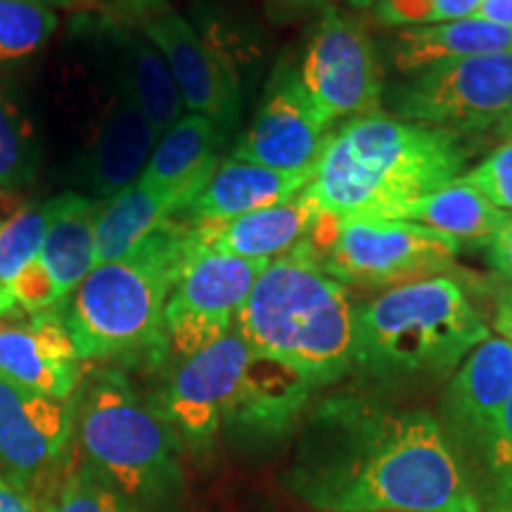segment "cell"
<instances>
[{"mask_svg": "<svg viewBox=\"0 0 512 512\" xmlns=\"http://www.w3.org/2000/svg\"><path fill=\"white\" fill-rule=\"evenodd\" d=\"M0 512H41L22 486L0 475Z\"/></svg>", "mask_w": 512, "mask_h": 512, "instance_id": "cell-34", "label": "cell"}, {"mask_svg": "<svg viewBox=\"0 0 512 512\" xmlns=\"http://www.w3.org/2000/svg\"><path fill=\"white\" fill-rule=\"evenodd\" d=\"M313 171L287 174L268 166L228 157L219 162L204 188L197 192L174 219L185 226L219 223L252 214V211L290 202L309 185Z\"/></svg>", "mask_w": 512, "mask_h": 512, "instance_id": "cell-19", "label": "cell"}, {"mask_svg": "<svg viewBox=\"0 0 512 512\" xmlns=\"http://www.w3.org/2000/svg\"><path fill=\"white\" fill-rule=\"evenodd\" d=\"M57 29V15L41 0H0V64L41 53Z\"/></svg>", "mask_w": 512, "mask_h": 512, "instance_id": "cell-27", "label": "cell"}, {"mask_svg": "<svg viewBox=\"0 0 512 512\" xmlns=\"http://www.w3.org/2000/svg\"><path fill=\"white\" fill-rule=\"evenodd\" d=\"M72 403L0 377V467L17 486H34L67 456Z\"/></svg>", "mask_w": 512, "mask_h": 512, "instance_id": "cell-14", "label": "cell"}, {"mask_svg": "<svg viewBox=\"0 0 512 512\" xmlns=\"http://www.w3.org/2000/svg\"><path fill=\"white\" fill-rule=\"evenodd\" d=\"M223 128L202 114H183L159 143L138 181L157 190L181 192L192 197L207 185L209 176L219 166Z\"/></svg>", "mask_w": 512, "mask_h": 512, "instance_id": "cell-22", "label": "cell"}, {"mask_svg": "<svg viewBox=\"0 0 512 512\" xmlns=\"http://www.w3.org/2000/svg\"><path fill=\"white\" fill-rule=\"evenodd\" d=\"M486 337L463 287L441 275L354 306V368L375 382L444 377Z\"/></svg>", "mask_w": 512, "mask_h": 512, "instance_id": "cell-6", "label": "cell"}, {"mask_svg": "<svg viewBox=\"0 0 512 512\" xmlns=\"http://www.w3.org/2000/svg\"><path fill=\"white\" fill-rule=\"evenodd\" d=\"M235 330L256 354L273 358L311 387L354 368V304L302 242L268 261L242 306Z\"/></svg>", "mask_w": 512, "mask_h": 512, "instance_id": "cell-5", "label": "cell"}, {"mask_svg": "<svg viewBox=\"0 0 512 512\" xmlns=\"http://www.w3.org/2000/svg\"><path fill=\"white\" fill-rule=\"evenodd\" d=\"M41 3H48V5H69V3H74V0H41Z\"/></svg>", "mask_w": 512, "mask_h": 512, "instance_id": "cell-40", "label": "cell"}, {"mask_svg": "<svg viewBox=\"0 0 512 512\" xmlns=\"http://www.w3.org/2000/svg\"><path fill=\"white\" fill-rule=\"evenodd\" d=\"M491 261L503 275L512 278V216L505 221V226L498 230L494 238L489 240Z\"/></svg>", "mask_w": 512, "mask_h": 512, "instance_id": "cell-35", "label": "cell"}, {"mask_svg": "<svg viewBox=\"0 0 512 512\" xmlns=\"http://www.w3.org/2000/svg\"><path fill=\"white\" fill-rule=\"evenodd\" d=\"M512 394V344L486 337L460 363L446 387L441 413L448 444L479 456Z\"/></svg>", "mask_w": 512, "mask_h": 512, "instance_id": "cell-16", "label": "cell"}, {"mask_svg": "<svg viewBox=\"0 0 512 512\" xmlns=\"http://www.w3.org/2000/svg\"><path fill=\"white\" fill-rule=\"evenodd\" d=\"M157 128L121 83L112 79L110 100L79 166L81 195L105 204L143 176L159 143Z\"/></svg>", "mask_w": 512, "mask_h": 512, "instance_id": "cell-15", "label": "cell"}, {"mask_svg": "<svg viewBox=\"0 0 512 512\" xmlns=\"http://www.w3.org/2000/svg\"><path fill=\"white\" fill-rule=\"evenodd\" d=\"M121 17L143 31L169 64L183 105L223 131L240 119V86L230 64L209 48L188 19L166 0H117Z\"/></svg>", "mask_w": 512, "mask_h": 512, "instance_id": "cell-11", "label": "cell"}, {"mask_svg": "<svg viewBox=\"0 0 512 512\" xmlns=\"http://www.w3.org/2000/svg\"><path fill=\"white\" fill-rule=\"evenodd\" d=\"M510 216L491 204L477 188L456 178L446 188L425 197L406 214V221L422 223L453 242H489Z\"/></svg>", "mask_w": 512, "mask_h": 512, "instance_id": "cell-25", "label": "cell"}, {"mask_svg": "<svg viewBox=\"0 0 512 512\" xmlns=\"http://www.w3.org/2000/svg\"><path fill=\"white\" fill-rule=\"evenodd\" d=\"M496 330L512 344V290L505 292L496 309Z\"/></svg>", "mask_w": 512, "mask_h": 512, "instance_id": "cell-37", "label": "cell"}, {"mask_svg": "<svg viewBox=\"0 0 512 512\" xmlns=\"http://www.w3.org/2000/svg\"><path fill=\"white\" fill-rule=\"evenodd\" d=\"M458 136L384 114L349 119L325 140L304 192L335 216L406 221L465 166Z\"/></svg>", "mask_w": 512, "mask_h": 512, "instance_id": "cell-2", "label": "cell"}, {"mask_svg": "<svg viewBox=\"0 0 512 512\" xmlns=\"http://www.w3.org/2000/svg\"><path fill=\"white\" fill-rule=\"evenodd\" d=\"M375 19L384 27H430L477 17L482 0H377Z\"/></svg>", "mask_w": 512, "mask_h": 512, "instance_id": "cell-30", "label": "cell"}, {"mask_svg": "<svg viewBox=\"0 0 512 512\" xmlns=\"http://www.w3.org/2000/svg\"><path fill=\"white\" fill-rule=\"evenodd\" d=\"M48 202L50 221L38 259L48 268L62 304L95 268V226L102 202L81 192H64Z\"/></svg>", "mask_w": 512, "mask_h": 512, "instance_id": "cell-23", "label": "cell"}, {"mask_svg": "<svg viewBox=\"0 0 512 512\" xmlns=\"http://www.w3.org/2000/svg\"><path fill=\"white\" fill-rule=\"evenodd\" d=\"M320 209L306 192L290 202L252 211L238 219L192 226L200 252H223L252 261H273L311 233Z\"/></svg>", "mask_w": 512, "mask_h": 512, "instance_id": "cell-20", "label": "cell"}, {"mask_svg": "<svg viewBox=\"0 0 512 512\" xmlns=\"http://www.w3.org/2000/svg\"><path fill=\"white\" fill-rule=\"evenodd\" d=\"M311 384L283 363L249 347L238 330L195 354L176 358L157 394V408L192 444L221 430L280 434L309 401Z\"/></svg>", "mask_w": 512, "mask_h": 512, "instance_id": "cell-4", "label": "cell"}, {"mask_svg": "<svg viewBox=\"0 0 512 512\" xmlns=\"http://www.w3.org/2000/svg\"><path fill=\"white\" fill-rule=\"evenodd\" d=\"M197 252L192 226L171 219L133 252L95 266L55 309L81 361L124 356L162 361L169 354L166 302Z\"/></svg>", "mask_w": 512, "mask_h": 512, "instance_id": "cell-3", "label": "cell"}, {"mask_svg": "<svg viewBox=\"0 0 512 512\" xmlns=\"http://www.w3.org/2000/svg\"><path fill=\"white\" fill-rule=\"evenodd\" d=\"M72 415L88 467L121 496H150L176 477L178 432L124 375L88 377L76 389Z\"/></svg>", "mask_w": 512, "mask_h": 512, "instance_id": "cell-7", "label": "cell"}, {"mask_svg": "<svg viewBox=\"0 0 512 512\" xmlns=\"http://www.w3.org/2000/svg\"><path fill=\"white\" fill-rule=\"evenodd\" d=\"M264 3L268 17L273 22L285 24L311 15V12H323L325 8H330L332 0H264Z\"/></svg>", "mask_w": 512, "mask_h": 512, "instance_id": "cell-33", "label": "cell"}, {"mask_svg": "<svg viewBox=\"0 0 512 512\" xmlns=\"http://www.w3.org/2000/svg\"><path fill=\"white\" fill-rule=\"evenodd\" d=\"M396 117L444 128H486L512 107V50L437 64L389 91Z\"/></svg>", "mask_w": 512, "mask_h": 512, "instance_id": "cell-9", "label": "cell"}, {"mask_svg": "<svg viewBox=\"0 0 512 512\" xmlns=\"http://www.w3.org/2000/svg\"><path fill=\"white\" fill-rule=\"evenodd\" d=\"M38 152L34 126L0 88V190H27L36 181Z\"/></svg>", "mask_w": 512, "mask_h": 512, "instance_id": "cell-26", "label": "cell"}, {"mask_svg": "<svg viewBox=\"0 0 512 512\" xmlns=\"http://www.w3.org/2000/svg\"><path fill=\"white\" fill-rule=\"evenodd\" d=\"M320 117L292 64H278L252 124L235 145L233 157L287 174L313 171L328 140Z\"/></svg>", "mask_w": 512, "mask_h": 512, "instance_id": "cell-13", "label": "cell"}, {"mask_svg": "<svg viewBox=\"0 0 512 512\" xmlns=\"http://www.w3.org/2000/svg\"><path fill=\"white\" fill-rule=\"evenodd\" d=\"M302 245L339 283L368 290L439 278L453 268L460 249L458 242L422 223L328 211H320Z\"/></svg>", "mask_w": 512, "mask_h": 512, "instance_id": "cell-8", "label": "cell"}, {"mask_svg": "<svg viewBox=\"0 0 512 512\" xmlns=\"http://www.w3.org/2000/svg\"><path fill=\"white\" fill-rule=\"evenodd\" d=\"M0 377L57 401L72 399L81 358L55 311L0 320Z\"/></svg>", "mask_w": 512, "mask_h": 512, "instance_id": "cell-17", "label": "cell"}, {"mask_svg": "<svg viewBox=\"0 0 512 512\" xmlns=\"http://www.w3.org/2000/svg\"><path fill=\"white\" fill-rule=\"evenodd\" d=\"M91 27L98 31L112 79L131 93L159 136H164L183 117L185 105L162 53L124 17H102Z\"/></svg>", "mask_w": 512, "mask_h": 512, "instance_id": "cell-18", "label": "cell"}, {"mask_svg": "<svg viewBox=\"0 0 512 512\" xmlns=\"http://www.w3.org/2000/svg\"><path fill=\"white\" fill-rule=\"evenodd\" d=\"M48 221L50 202H43L19 209L15 216L0 223V318H3L5 299L17 275L41 254Z\"/></svg>", "mask_w": 512, "mask_h": 512, "instance_id": "cell-28", "label": "cell"}, {"mask_svg": "<svg viewBox=\"0 0 512 512\" xmlns=\"http://www.w3.org/2000/svg\"><path fill=\"white\" fill-rule=\"evenodd\" d=\"M463 181L477 188L498 209L512 211V138L463 176Z\"/></svg>", "mask_w": 512, "mask_h": 512, "instance_id": "cell-32", "label": "cell"}, {"mask_svg": "<svg viewBox=\"0 0 512 512\" xmlns=\"http://www.w3.org/2000/svg\"><path fill=\"white\" fill-rule=\"evenodd\" d=\"M505 50H512V27H503L482 17L456 19V22L430 24V27H408L396 31L389 43V57L396 72L408 76L444 62L505 53Z\"/></svg>", "mask_w": 512, "mask_h": 512, "instance_id": "cell-21", "label": "cell"}, {"mask_svg": "<svg viewBox=\"0 0 512 512\" xmlns=\"http://www.w3.org/2000/svg\"><path fill=\"white\" fill-rule=\"evenodd\" d=\"M290 486L318 512H482L439 420L354 399L320 408Z\"/></svg>", "mask_w": 512, "mask_h": 512, "instance_id": "cell-1", "label": "cell"}, {"mask_svg": "<svg viewBox=\"0 0 512 512\" xmlns=\"http://www.w3.org/2000/svg\"><path fill=\"white\" fill-rule=\"evenodd\" d=\"M501 133L505 138H512V107L508 110V114L501 119Z\"/></svg>", "mask_w": 512, "mask_h": 512, "instance_id": "cell-38", "label": "cell"}, {"mask_svg": "<svg viewBox=\"0 0 512 512\" xmlns=\"http://www.w3.org/2000/svg\"><path fill=\"white\" fill-rule=\"evenodd\" d=\"M185 204L188 197L181 192L150 188L143 181L117 192L100 209L95 226V266L133 252L157 228L174 219Z\"/></svg>", "mask_w": 512, "mask_h": 512, "instance_id": "cell-24", "label": "cell"}, {"mask_svg": "<svg viewBox=\"0 0 512 512\" xmlns=\"http://www.w3.org/2000/svg\"><path fill=\"white\" fill-rule=\"evenodd\" d=\"M43 512H133L126 496L102 479L93 467L72 472Z\"/></svg>", "mask_w": 512, "mask_h": 512, "instance_id": "cell-31", "label": "cell"}, {"mask_svg": "<svg viewBox=\"0 0 512 512\" xmlns=\"http://www.w3.org/2000/svg\"><path fill=\"white\" fill-rule=\"evenodd\" d=\"M299 81L328 124L377 114L382 74L373 36L354 15L335 5L320 12L306 41Z\"/></svg>", "mask_w": 512, "mask_h": 512, "instance_id": "cell-10", "label": "cell"}, {"mask_svg": "<svg viewBox=\"0 0 512 512\" xmlns=\"http://www.w3.org/2000/svg\"><path fill=\"white\" fill-rule=\"evenodd\" d=\"M266 266L223 252L192 256L166 302L169 354L185 358L233 330Z\"/></svg>", "mask_w": 512, "mask_h": 512, "instance_id": "cell-12", "label": "cell"}, {"mask_svg": "<svg viewBox=\"0 0 512 512\" xmlns=\"http://www.w3.org/2000/svg\"><path fill=\"white\" fill-rule=\"evenodd\" d=\"M477 460L489 489V510L512 512V394Z\"/></svg>", "mask_w": 512, "mask_h": 512, "instance_id": "cell-29", "label": "cell"}, {"mask_svg": "<svg viewBox=\"0 0 512 512\" xmlns=\"http://www.w3.org/2000/svg\"><path fill=\"white\" fill-rule=\"evenodd\" d=\"M114 3H117V0H114Z\"/></svg>", "mask_w": 512, "mask_h": 512, "instance_id": "cell-41", "label": "cell"}, {"mask_svg": "<svg viewBox=\"0 0 512 512\" xmlns=\"http://www.w3.org/2000/svg\"><path fill=\"white\" fill-rule=\"evenodd\" d=\"M477 17L512 27V0H482Z\"/></svg>", "mask_w": 512, "mask_h": 512, "instance_id": "cell-36", "label": "cell"}, {"mask_svg": "<svg viewBox=\"0 0 512 512\" xmlns=\"http://www.w3.org/2000/svg\"><path fill=\"white\" fill-rule=\"evenodd\" d=\"M347 3L356 10H366V8H373L377 0H347Z\"/></svg>", "mask_w": 512, "mask_h": 512, "instance_id": "cell-39", "label": "cell"}]
</instances>
